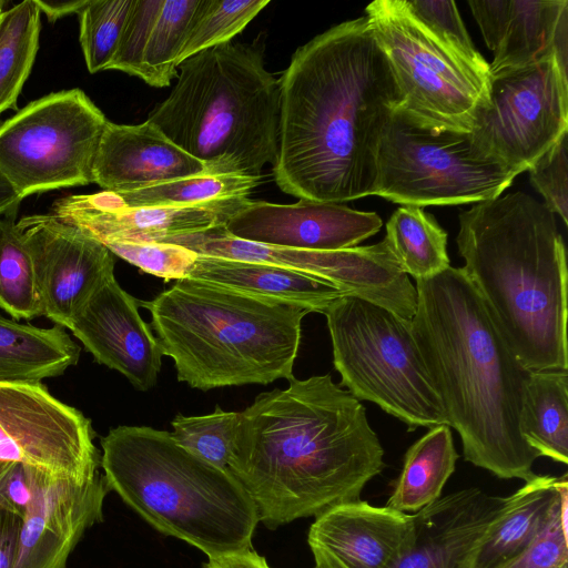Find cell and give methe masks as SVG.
<instances>
[{
    "mask_svg": "<svg viewBox=\"0 0 568 568\" xmlns=\"http://www.w3.org/2000/svg\"><path fill=\"white\" fill-rule=\"evenodd\" d=\"M280 91L277 186L323 203L375 195L377 148L399 97L367 17L300 47Z\"/></svg>",
    "mask_w": 568,
    "mask_h": 568,
    "instance_id": "1",
    "label": "cell"
},
{
    "mask_svg": "<svg viewBox=\"0 0 568 568\" xmlns=\"http://www.w3.org/2000/svg\"><path fill=\"white\" fill-rule=\"evenodd\" d=\"M287 381L239 412L227 466L270 529L359 499L385 466L366 408L329 374Z\"/></svg>",
    "mask_w": 568,
    "mask_h": 568,
    "instance_id": "2",
    "label": "cell"
},
{
    "mask_svg": "<svg viewBox=\"0 0 568 568\" xmlns=\"http://www.w3.org/2000/svg\"><path fill=\"white\" fill-rule=\"evenodd\" d=\"M412 329L464 458L527 481L539 457L520 433L529 375L462 267L416 280Z\"/></svg>",
    "mask_w": 568,
    "mask_h": 568,
    "instance_id": "3",
    "label": "cell"
},
{
    "mask_svg": "<svg viewBox=\"0 0 568 568\" xmlns=\"http://www.w3.org/2000/svg\"><path fill=\"white\" fill-rule=\"evenodd\" d=\"M462 267L528 371H568L567 258L554 213L524 192L459 214Z\"/></svg>",
    "mask_w": 568,
    "mask_h": 568,
    "instance_id": "4",
    "label": "cell"
},
{
    "mask_svg": "<svg viewBox=\"0 0 568 568\" xmlns=\"http://www.w3.org/2000/svg\"><path fill=\"white\" fill-rule=\"evenodd\" d=\"M139 303L178 381L192 388L293 377L306 308L187 277Z\"/></svg>",
    "mask_w": 568,
    "mask_h": 568,
    "instance_id": "5",
    "label": "cell"
},
{
    "mask_svg": "<svg viewBox=\"0 0 568 568\" xmlns=\"http://www.w3.org/2000/svg\"><path fill=\"white\" fill-rule=\"evenodd\" d=\"M100 444L109 489L159 532L209 559L252 548L257 510L229 470L149 426H118Z\"/></svg>",
    "mask_w": 568,
    "mask_h": 568,
    "instance_id": "6",
    "label": "cell"
},
{
    "mask_svg": "<svg viewBox=\"0 0 568 568\" xmlns=\"http://www.w3.org/2000/svg\"><path fill=\"white\" fill-rule=\"evenodd\" d=\"M178 69L173 90L148 121L211 174L261 179L276 160L281 123L280 80L262 51L229 41Z\"/></svg>",
    "mask_w": 568,
    "mask_h": 568,
    "instance_id": "7",
    "label": "cell"
},
{
    "mask_svg": "<svg viewBox=\"0 0 568 568\" xmlns=\"http://www.w3.org/2000/svg\"><path fill=\"white\" fill-rule=\"evenodd\" d=\"M323 314L341 386L403 422L408 432L448 425L410 320L353 296L337 298Z\"/></svg>",
    "mask_w": 568,
    "mask_h": 568,
    "instance_id": "8",
    "label": "cell"
},
{
    "mask_svg": "<svg viewBox=\"0 0 568 568\" xmlns=\"http://www.w3.org/2000/svg\"><path fill=\"white\" fill-rule=\"evenodd\" d=\"M375 195L403 205H459L499 196L518 175L467 132L422 124L397 108L376 153Z\"/></svg>",
    "mask_w": 568,
    "mask_h": 568,
    "instance_id": "9",
    "label": "cell"
},
{
    "mask_svg": "<svg viewBox=\"0 0 568 568\" xmlns=\"http://www.w3.org/2000/svg\"><path fill=\"white\" fill-rule=\"evenodd\" d=\"M108 121L78 88L34 100L0 123V174L21 199L94 183Z\"/></svg>",
    "mask_w": 568,
    "mask_h": 568,
    "instance_id": "10",
    "label": "cell"
},
{
    "mask_svg": "<svg viewBox=\"0 0 568 568\" xmlns=\"http://www.w3.org/2000/svg\"><path fill=\"white\" fill-rule=\"evenodd\" d=\"M365 10L397 87V109L422 124L469 133L488 82L432 36L405 0H376Z\"/></svg>",
    "mask_w": 568,
    "mask_h": 568,
    "instance_id": "11",
    "label": "cell"
},
{
    "mask_svg": "<svg viewBox=\"0 0 568 568\" xmlns=\"http://www.w3.org/2000/svg\"><path fill=\"white\" fill-rule=\"evenodd\" d=\"M567 132V72L551 55L489 73L469 134L484 154L519 174Z\"/></svg>",
    "mask_w": 568,
    "mask_h": 568,
    "instance_id": "12",
    "label": "cell"
},
{
    "mask_svg": "<svg viewBox=\"0 0 568 568\" xmlns=\"http://www.w3.org/2000/svg\"><path fill=\"white\" fill-rule=\"evenodd\" d=\"M91 420L39 383H0V463L62 478L98 473L101 453Z\"/></svg>",
    "mask_w": 568,
    "mask_h": 568,
    "instance_id": "13",
    "label": "cell"
},
{
    "mask_svg": "<svg viewBox=\"0 0 568 568\" xmlns=\"http://www.w3.org/2000/svg\"><path fill=\"white\" fill-rule=\"evenodd\" d=\"M199 255L273 264L305 272L334 284L344 296L357 297L387 310L403 302L408 277L385 240L338 251H308L264 245L229 235L223 226L160 240Z\"/></svg>",
    "mask_w": 568,
    "mask_h": 568,
    "instance_id": "14",
    "label": "cell"
},
{
    "mask_svg": "<svg viewBox=\"0 0 568 568\" xmlns=\"http://www.w3.org/2000/svg\"><path fill=\"white\" fill-rule=\"evenodd\" d=\"M17 225L32 258L43 316L69 328L97 288L114 274L113 254L52 213L22 216Z\"/></svg>",
    "mask_w": 568,
    "mask_h": 568,
    "instance_id": "15",
    "label": "cell"
},
{
    "mask_svg": "<svg viewBox=\"0 0 568 568\" xmlns=\"http://www.w3.org/2000/svg\"><path fill=\"white\" fill-rule=\"evenodd\" d=\"M26 469L31 499L22 517L13 568H67L84 532L103 521L110 489L101 473L73 480Z\"/></svg>",
    "mask_w": 568,
    "mask_h": 568,
    "instance_id": "16",
    "label": "cell"
},
{
    "mask_svg": "<svg viewBox=\"0 0 568 568\" xmlns=\"http://www.w3.org/2000/svg\"><path fill=\"white\" fill-rule=\"evenodd\" d=\"M382 224L375 212L339 203L300 200L275 204L248 199L223 227L233 237L264 245L338 251L357 246L376 234Z\"/></svg>",
    "mask_w": 568,
    "mask_h": 568,
    "instance_id": "17",
    "label": "cell"
},
{
    "mask_svg": "<svg viewBox=\"0 0 568 568\" xmlns=\"http://www.w3.org/2000/svg\"><path fill=\"white\" fill-rule=\"evenodd\" d=\"M140 303L109 276L71 322L69 329L95 362L121 373L138 390L155 386L162 351L139 313Z\"/></svg>",
    "mask_w": 568,
    "mask_h": 568,
    "instance_id": "18",
    "label": "cell"
},
{
    "mask_svg": "<svg viewBox=\"0 0 568 568\" xmlns=\"http://www.w3.org/2000/svg\"><path fill=\"white\" fill-rule=\"evenodd\" d=\"M314 568H390L414 542L413 514L361 499L315 517L307 535Z\"/></svg>",
    "mask_w": 568,
    "mask_h": 568,
    "instance_id": "19",
    "label": "cell"
},
{
    "mask_svg": "<svg viewBox=\"0 0 568 568\" xmlns=\"http://www.w3.org/2000/svg\"><path fill=\"white\" fill-rule=\"evenodd\" d=\"M247 200L236 196L185 207H124L98 192L60 197L52 203L51 213L102 244L159 242L223 226Z\"/></svg>",
    "mask_w": 568,
    "mask_h": 568,
    "instance_id": "20",
    "label": "cell"
},
{
    "mask_svg": "<svg viewBox=\"0 0 568 568\" xmlns=\"http://www.w3.org/2000/svg\"><path fill=\"white\" fill-rule=\"evenodd\" d=\"M505 501L477 487L440 496L413 514V546L390 568H467Z\"/></svg>",
    "mask_w": 568,
    "mask_h": 568,
    "instance_id": "21",
    "label": "cell"
},
{
    "mask_svg": "<svg viewBox=\"0 0 568 568\" xmlns=\"http://www.w3.org/2000/svg\"><path fill=\"white\" fill-rule=\"evenodd\" d=\"M200 174L211 173L150 121L134 125L106 122L93 166L94 183L104 191H132Z\"/></svg>",
    "mask_w": 568,
    "mask_h": 568,
    "instance_id": "22",
    "label": "cell"
},
{
    "mask_svg": "<svg viewBox=\"0 0 568 568\" xmlns=\"http://www.w3.org/2000/svg\"><path fill=\"white\" fill-rule=\"evenodd\" d=\"M468 6L494 52L489 73L555 55L557 41L568 30L566 0H470Z\"/></svg>",
    "mask_w": 568,
    "mask_h": 568,
    "instance_id": "23",
    "label": "cell"
},
{
    "mask_svg": "<svg viewBox=\"0 0 568 568\" xmlns=\"http://www.w3.org/2000/svg\"><path fill=\"white\" fill-rule=\"evenodd\" d=\"M187 278L200 280L258 297L322 313L344 296L318 276L273 264L199 255Z\"/></svg>",
    "mask_w": 568,
    "mask_h": 568,
    "instance_id": "24",
    "label": "cell"
},
{
    "mask_svg": "<svg viewBox=\"0 0 568 568\" xmlns=\"http://www.w3.org/2000/svg\"><path fill=\"white\" fill-rule=\"evenodd\" d=\"M568 487L562 476L537 475L506 497L504 507L476 547L469 568H504L517 558L547 524Z\"/></svg>",
    "mask_w": 568,
    "mask_h": 568,
    "instance_id": "25",
    "label": "cell"
},
{
    "mask_svg": "<svg viewBox=\"0 0 568 568\" xmlns=\"http://www.w3.org/2000/svg\"><path fill=\"white\" fill-rule=\"evenodd\" d=\"M80 351L59 325L41 328L0 315V383L60 376L79 362Z\"/></svg>",
    "mask_w": 568,
    "mask_h": 568,
    "instance_id": "26",
    "label": "cell"
},
{
    "mask_svg": "<svg viewBox=\"0 0 568 568\" xmlns=\"http://www.w3.org/2000/svg\"><path fill=\"white\" fill-rule=\"evenodd\" d=\"M458 457L450 427L443 424L429 428L405 453L402 471L385 506L415 514L434 503L455 471Z\"/></svg>",
    "mask_w": 568,
    "mask_h": 568,
    "instance_id": "27",
    "label": "cell"
},
{
    "mask_svg": "<svg viewBox=\"0 0 568 568\" xmlns=\"http://www.w3.org/2000/svg\"><path fill=\"white\" fill-rule=\"evenodd\" d=\"M520 433L540 457L568 463V371H530Z\"/></svg>",
    "mask_w": 568,
    "mask_h": 568,
    "instance_id": "28",
    "label": "cell"
},
{
    "mask_svg": "<svg viewBox=\"0 0 568 568\" xmlns=\"http://www.w3.org/2000/svg\"><path fill=\"white\" fill-rule=\"evenodd\" d=\"M384 240L400 268L415 280L433 277L450 266L447 233L422 207L403 205L395 210Z\"/></svg>",
    "mask_w": 568,
    "mask_h": 568,
    "instance_id": "29",
    "label": "cell"
},
{
    "mask_svg": "<svg viewBox=\"0 0 568 568\" xmlns=\"http://www.w3.org/2000/svg\"><path fill=\"white\" fill-rule=\"evenodd\" d=\"M260 179L237 174H200L179 178L125 192L102 191L105 199L124 207H185L250 195Z\"/></svg>",
    "mask_w": 568,
    "mask_h": 568,
    "instance_id": "30",
    "label": "cell"
},
{
    "mask_svg": "<svg viewBox=\"0 0 568 568\" xmlns=\"http://www.w3.org/2000/svg\"><path fill=\"white\" fill-rule=\"evenodd\" d=\"M40 10L33 0L6 9L0 17V114L17 108L39 44Z\"/></svg>",
    "mask_w": 568,
    "mask_h": 568,
    "instance_id": "31",
    "label": "cell"
},
{
    "mask_svg": "<svg viewBox=\"0 0 568 568\" xmlns=\"http://www.w3.org/2000/svg\"><path fill=\"white\" fill-rule=\"evenodd\" d=\"M18 211L0 216V308L16 321L43 316L31 255L17 225Z\"/></svg>",
    "mask_w": 568,
    "mask_h": 568,
    "instance_id": "32",
    "label": "cell"
},
{
    "mask_svg": "<svg viewBox=\"0 0 568 568\" xmlns=\"http://www.w3.org/2000/svg\"><path fill=\"white\" fill-rule=\"evenodd\" d=\"M200 0H163L142 58L141 79L151 87H169L178 75V58Z\"/></svg>",
    "mask_w": 568,
    "mask_h": 568,
    "instance_id": "33",
    "label": "cell"
},
{
    "mask_svg": "<svg viewBox=\"0 0 568 568\" xmlns=\"http://www.w3.org/2000/svg\"><path fill=\"white\" fill-rule=\"evenodd\" d=\"M268 3L270 0H200L178 68L186 59L231 41Z\"/></svg>",
    "mask_w": 568,
    "mask_h": 568,
    "instance_id": "34",
    "label": "cell"
},
{
    "mask_svg": "<svg viewBox=\"0 0 568 568\" xmlns=\"http://www.w3.org/2000/svg\"><path fill=\"white\" fill-rule=\"evenodd\" d=\"M132 0H88L79 13V41L90 73L108 70Z\"/></svg>",
    "mask_w": 568,
    "mask_h": 568,
    "instance_id": "35",
    "label": "cell"
},
{
    "mask_svg": "<svg viewBox=\"0 0 568 568\" xmlns=\"http://www.w3.org/2000/svg\"><path fill=\"white\" fill-rule=\"evenodd\" d=\"M237 423L239 412L215 406L214 412L206 415H176L171 422V435L191 453L227 470Z\"/></svg>",
    "mask_w": 568,
    "mask_h": 568,
    "instance_id": "36",
    "label": "cell"
},
{
    "mask_svg": "<svg viewBox=\"0 0 568 568\" xmlns=\"http://www.w3.org/2000/svg\"><path fill=\"white\" fill-rule=\"evenodd\" d=\"M413 17L460 61L489 80V64L475 48L457 10L449 0H405Z\"/></svg>",
    "mask_w": 568,
    "mask_h": 568,
    "instance_id": "37",
    "label": "cell"
},
{
    "mask_svg": "<svg viewBox=\"0 0 568 568\" xmlns=\"http://www.w3.org/2000/svg\"><path fill=\"white\" fill-rule=\"evenodd\" d=\"M109 251L141 271L164 281L189 276L197 254L183 246L161 242H109Z\"/></svg>",
    "mask_w": 568,
    "mask_h": 568,
    "instance_id": "38",
    "label": "cell"
},
{
    "mask_svg": "<svg viewBox=\"0 0 568 568\" xmlns=\"http://www.w3.org/2000/svg\"><path fill=\"white\" fill-rule=\"evenodd\" d=\"M567 515L568 487L561 490L537 537L504 568H568Z\"/></svg>",
    "mask_w": 568,
    "mask_h": 568,
    "instance_id": "39",
    "label": "cell"
},
{
    "mask_svg": "<svg viewBox=\"0 0 568 568\" xmlns=\"http://www.w3.org/2000/svg\"><path fill=\"white\" fill-rule=\"evenodd\" d=\"M163 0H132L116 51L108 70L141 77L142 58Z\"/></svg>",
    "mask_w": 568,
    "mask_h": 568,
    "instance_id": "40",
    "label": "cell"
},
{
    "mask_svg": "<svg viewBox=\"0 0 568 568\" xmlns=\"http://www.w3.org/2000/svg\"><path fill=\"white\" fill-rule=\"evenodd\" d=\"M567 133L527 170L531 184L545 200L544 204L559 214L565 224L568 223Z\"/></svg>",
    "mask_w": 568,
    "mask_h": 568,
    "instance_id": "41",
    "label": "cell"
},
{
    "mask_svg": "<svg viewBox=\"0 0 568 568\" xmlns=\"http://www.w3.org/2000/svg\"><path fill=\"white\" fill-rule=\"evenodd\" d=\"M22 518L0 508V568H13Z\"/></svg>",
    "mask_w": 568,
    "mask_h": 568,
    "instance_id": "42",
    "label": "cell"
},
{
    "mask_svg": "<svg viewBox=\"0 0 568 568\" xmlns=\"http://www.w3.org/2000/svg\"><path fill=\"white\" fill-rule=\"evenodd\" d=\"M203 568H271L253 548L209 559Z\"/></svg>",
    "mask_w": 568,
    "mask_h": 568,
    "instance_id": "43",
    "label": "cell"
},
{
    "mask_svg": "<svg viewBox=\"0 0 568 568\" xmlns=\"http://www.w3.org/2000/svg\"><path fill=\"white\" fill-rule=\"evenodd\" d=\"M40 12H43L49 22H55L58 19L71 14L80 13L85 7L88 0L69 1H47L33 0Z\"/></svg>",
    "mask_w": 568,
    "mask_h": 568,
    "instance_id": "44",
    "label": "cell"
},
{
    "mask_svg": "<svg viewBox=\"0 0 568 568\" xmlns=\"http://www.w3.org/2000/svg\"><path fill=\"white\" fill-rule=\"evenodd\" d=\"M21 201L12 185L0 174V216L18 211Z\"/></svg>",
    "mask_w": 568,
    "mask_h": 568,
    "instance_id": "45",
    "label": "cell"
},
{
    "mask_svg": "<svg viewBox=\"0 0 568 568\" xmlns=\"http://www.w3.org/2000/svg\"><path fill=\"white\" fill-rule=\"evenodd\" d=\"M11 463H0V508L9 510L4 494L3 487L6 483L7 475L9 473ZM10 511V510H9Z\"/></svg>",
    "mask_w": 568,
    "mask_h": 568,
    "instance_id": "46",
    "label": "cell"
},
{
    "mask_svg": "<svg viewBox=\"0 0 568 568\" xmlns=\"http://www.w3.org/2000/svg\"><path fill=\"white\" fill-rule=\"evenodd\" d=\"M7 4H8V2H7V1H4V0H0V11L6 10V9H4V7H6Z\"/></svg>",
    "mask_w": 568,
    "mask_h": 568,
    "instance_id": "47",
    "label": "cell"
},
{
    "mask_svg": "<svg viewBox=\"0 0 568 568\" xmlns=\"http://www.w3.org/2000/svg\"><path fill=\"white\" fill-rule=\"evenodd\" d=\"M3 11H4V10H3ZM3 11H0V17H1V13H2Z\"/></svg>",
    "mask_w": 568,
    "mask_h": 568,
    "instance_id": "48",
    "label": "cell"
},
{
    "mask_svg": "<svg viewBox=\"0 0 568 568\" xmlns=\"http://www.w3.org/2000/svg\"><path fill=\"white\" fill-rule=\"evenodd\" d=\"M467 568H469V567H467Z\"/></svg>",
    "mask_w": 568,
    "mask_h": 568,
    "instance_id": "49",
    "label": "cell"
}]
</instances>
